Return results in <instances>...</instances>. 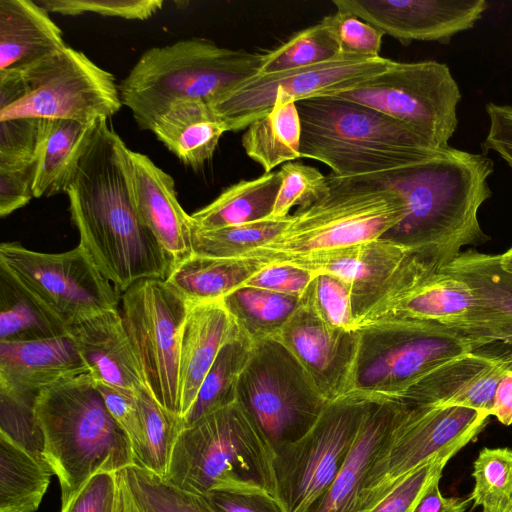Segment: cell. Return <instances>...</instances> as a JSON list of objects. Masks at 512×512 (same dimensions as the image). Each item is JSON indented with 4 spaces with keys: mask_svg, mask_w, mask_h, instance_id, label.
Masks as SVG:
<instances>
[{
    "mask_svg": "<svg viewBox=\"0 0 512 512\" xmlns=\"http://www.w3.org/2000/svg\"><path fill=\"white\" fill-rule=\"evenodd\" d=\"M128 147L97 119L65 189L79 245L122 295L144 279L166 280L172 262L136 209Z\"/></svg>",
    "mask_w": 512,
    "mask_h": 512,
    "instance_id": "6da1fadb",
    "label": "cell"
},
{
    "mask_svg": "<svg viewBox=\"0 0 512 512\" xmlns=\"http://www.w3.org/2000/svg\"><path fill=\"white\" fill-rule=\"evenodd\" d=\"M493 161L485 153L452 147L383 181L403 196L404 219L382 238L416 251L442 269L465 246L488 240L478 212L491 197ZM370 179V178H369Z\"/></svg>",
    "mask_w": 512,
    "mask_h": 512,
    "instance_id": "7a4b0ae2",
    "label": "cell"
},
{
    "mask_svg": "<svg viewBox=\"0 0 512 512\" xmlns=\"http://www.w3.org/2000/svg\"><path fill=\"white\" fill-rule=\"evenodd\" d=\"M296 106L302 125L300 158L322 162L340 178H385L444 149L358 103L317 97Z\"/></svg>",
    "mask_w": 512,
    "mask_h": 512,
    "instance_id": "3957f363",
    "label": "cell"
},
{
    "mask_svg": "<svg viewBox=\"0 0 512 512\" xmlns=\"http://www.w3.org/2000/svg\"><path fill=\"white\" fill-rule=\"evenodd\" d=\"M35 409L45 459L59 479L62 506L93 475L135 464L131 441L110 415L90 373L43 389Z\"/></svg>",
    "mask_w": 512,
    "mask_h": 512,
    "instance_id": "277c9868",
    "label": "cell"
},
{
    "mask_svg": "<svg viewBox=\"0 0 512 512\" xmlns=\"http://www.w3.org/2000/svg\"><path fill=\"white\" fill-rule=\"evenodd\" d=\"M273 460L268 440L235 402L182 430L164 479L202 496L220 490L277 497Z\"/></svg>",
    "mask_w": 512,
    "mask_h": 512,
    "instance_id": "5b68a950",
    "label": "cell"
},
{
    "mask_svg": "<svg viewBox=\"0 0 512 512\" xmlns=\"http://www.w3.org/2000/svg\"><path fill=\"white\" fill-rule=\"evenodd\" d=\"M262 54L220 47L202 38L182 39L145 51L119 84L122 104L141 130L152 129L171 106L208 102L259 73Z\"/></svg>",
    "mask_w": 512,
    "mask_h": 512,
    "instance_id": "8992f818",
    "label": "cell"
},
{
    "mask_svg": "<svg viewBox=\"0 0 512 512\" xmlns=\"http://www.w3.org/2000/svg\"><path fill=\"white\" fill-rule=\"evenodd\" d=\"M328 177V191L290 215L286 227L245 258L264 263L352 246L382 238L406 216L403 196L369 178Z\"/></svg>",
    "mask_w": 512,
    "mask_h": 512,
    "instance_id": "52a82bcc",
    "label": "cell"
},
{
    "mask_svg": "<svg viewBox=\"0 0 512 512\" xmlns=\"http://www.w3.org/2000/svg\"><path fill=\"white\" fill-rule=\"evenodd\" d=\"M112 73L72 47L13 72H0V121L34 118L91 123L122 107Z\"/></svg>",
    "mask_w": 512,
    "mask_h": 512,
    "instance_id": "ba28073f",
    "label": "cell"
},
{
    "mask_svg": "<svg viewBox=\"0 0 512 512\" xmlns=\"http://www.w3.org/2000/svg\"><path fill=\"white\" fill-rule=\"evenodd\" d=\"M350 393L391 400L437 366L476 351L466 332L434 322L391 320L357 329Z\"/></svg>",
    "mask_w": 512,
    "mask_h": 512,
    "instance_id": "9c48e42d",
    "label": "cell"
},
{
    "mask_svg": "<svg viewBox=\"0 0 512 512\" xmlns=\"http://www.w3.org/2000/svg\"><path fill=\"white\" fill-rule=\"evenodd\" d=\"M236 402L274 452L306 435L329 403L295 357L274 337L252 344L239 378Z\"/></svg>",
    "mask_w": 512,
    "mask_h": 512,
    "instance_id": "30bf717a",
    "label": "cell"
},
{
    "mask_svg": "<svg viewBox=\"0 0 512 512\" xmlns=\"http://www.w3.org/2000/svg\"><path fill=\"white\" fill-rule=\"evenodd\" d=\"M0 269L67 330L97 313L117 310L121 302V294L80 245L44 253L4 242Z\"/></svg>",
    "mask_w": 512,
    "mask_h": 512,
    "instance_id": "8fae6325",
    "label": "cell"
},
{
    "mask_svg": "<svg viewBox=\"0 0 512 512\" xmlns=\"http://www.w3.org/2000/svg\"><path fill=\"white\" fill-rule=\"evenodd\" d=\"M379 111L438 148L449 147L458 126L459 86L438 61L397 62L384 72L331 96Z\"/></svg>",
    "mask_w": 512,
    "mask_h": 512,
    "instance_id": "7c38bea8",
    "label": "cell"
},
{
    "mask_svg": "<svg viewBox=\"0 0 512 512\" xmlns=\"http://www.w3.org/2000/svg\"><path fill=\"white\" fill-rule=\"evenodd\" d=\"M370 404L369 398L353 393L329 402L306 435L274 452L277 498L285 512H305L330 487Z\"/></svg>",
    "mask_w": 512,
    "mask_h": 512,
    "instance_id": "4fadbf2b",
    "label": "cell"
},
{
    "mask_svg": "<svg viewBox=\"0 0 512 512\" xmlns=\"http://www.w3.org/2000/svg\"><path fill=\"white\" fill-rule=\"evenodd\" d=\"M490 415L461 406H407L367 473L358 512H370L407 475L430 459L458 453Z\"/></svg>",
    "mask_w": 512,
    "mask_h": 512,
    "instance_id": "5bb4252c",
    "label": "cell"
},
{
    "mask_svg": "<svg viewBox=\"0 0 512 512\" xmlns=\"http://www.w3.org/2000/svg\"><path fill=\"white\" fill-rule=\"evenodd\" d=\"M187 310L188 301L163 279L138 281L121 295L120 313L146 386L163 408L179 416L180 342Z\"/></svg>",
    "mask_w": 512,
    "mask_h": 512,
    "instance_id": "9a60e30c",
    "label": "cell"
},
{
    "mask_svg": "<svg viewBox=\"0 0 512 512\" xmlns=\"http://www.w3.org/2000/svg\"><path fill=\"white\" fill-rule=\"evenodd\" d=\"M393 60L342 55L311 66L256 74L207 102L226 131L246 129L274 106L276 95L299 102L348 90L384 72Z\"/></svg>",
    "mask_w": 512,
    "mask_h": 512,
    "instance_id": "2e32d148",
    "label": "cell"
},
{
    "mask_svg": "<svg viewBox=\"0 0 512 512\" xmlns=\"http://www.w3.org/2000/svg\"><path fill=\"white\" fill-rule=\"evenodd\" d=\"M333 4L337 11L355 15L403 45L448 44L456 34L474 27L487 9L484 0H334Z\"/></svg>",
    "mask_w": 512,
    "mask_h": 512,
    "instance_id": "e0dca14e",
    "label": "cell"
},
{
    "mask_svg": "<svg viewBox=\"0 0 512 512\" xmlns=\"http://www.w3.org/2000/svg\"><path fill=\"white\" fill-rule=\"evenodd\" d=\"M274 338L295 357L326 401L350 393L358 330L332 327L301 303Z\"/></svg>",
    "mask_w": 512,
    "mask_h": 512,
    "instance_id": "ac0fdd59",
    "label": "cell"
},
{
    "mask_svg": "<svg viewBox=\"0 0 512 512\" xmlns=\"http://www.w3.org/2000/svg\"><path fill=\"white\" fill-rule=\"evenodd\" d=\"M512 370V352L474 351L428 372L391 399L407 406H461L491 416L500 380Z\"/></svg>",
    "mask_w": 512,
    "mask_h": 512,
    "instance_id": "d6986e66",
    "label": "cell"
},
{
    "mask_svg": "<svg viewBox=\"0 0 512 512\" xmlns=\"http://www.w3.org/2000/svg\"><path fill=\"white\" fill-rule=\"evenodd\" d=\"M132 195L144 225L174 266L192 255L191 217L180 205L175 181L147 155L128 149Z\"/></svg>",
    "mask_w": 512,
    "mask_h": 512,
    "instance_id": "ffe728a7",
    "label": "cell"
},
{
    "mask_svg": "<svg viewBox=\"0 0 512 512\" xmlns=\"http://www.w3.org/2000/svg\"><path fill=\"white\" fill-rule=\"evenodd\" d=\"M68 333L96 383L133 395L147 387L119 309L97 313Z\"/></svg>",
    "mask_w": 512,
    "mask_h": 512,
    "instance_id": "44dd1931",
    "label": "cell"
},
{
    "mask_svg": "<svg viewBox=\"0 0 512 512\" xmlns=\"http://www.w3.org/2000/svg\"><path fill=\"white\" fill-rule=\"evenodd\" d=\"M83 373L90 372L69 333L0 342V389L39 395L43 389Z\"/></svg>",
    "mask_w": 512,
    "mask_h": 512,
    "instance_id": "7402d4cb",
    "label": "cell"
},
{
    "mask_svg": "<svg viewBox=\"0 0 512 512\" xmlns=\"http://www.w3.org/2000/svg\"><path fill=\"white\" fill-rule=\"evenodd\" d=\"M407 248L385 238L343 248L310 253L279 261L314 274L336 276L352 287L355 319L365 304L388 280L407 253Z\"/></svg>",
    "mask_w": 512,
    "mask_h": 512,
    "instance_id": "603a6c76",
    "label": "cell"
},
{
    "mask_svg": "<svg viewBox=\"0 0 512 512\" xmlns=\"http://www.w3.org/2000/svg\"><path fill=\"white\" fill-rule=\"evenodd\" d=\"M358 437L337 477L305 512H358L367 473L388 441L405 405L370 399Z\"/></svg>",
    "mask_w": 512,
    "mask_h": 512,
    "instance_id": "cb8c5ba5",
    "label": "cell"
},
{
    "mask_svg": "<svg viewBox=\"0 0 512 512\" xmlns=\"http://www.w3.org/2000/svg\"><path fill=\"white\" fill-rule=\"evenodd\" d=\"M239 329L222 300L188 302L180 342V395L182 418L192 407L199 388L222 346Z\"/></svg>",
    "mask_w": 512,
    "mask_h": 512,
    "instance_id": "d4e9b609",
    "label": "cell"
},
{
    "mask_svg": "<svg viewBox=\"0 0 512 512\" xmlns=\"http://www.w3.org/2000/svg\"><path fill=\"white\" fill-rule=\"evenodd\" d=\"M441 271L463 280L476 297L481 310L477 350L491 339L512 335V274L501 267L500 254L462 251Z\"/></svg>",
    "mask_w": 512,
    "mask_h": 512,
    "instance_id": "484cf974",
    "label": "cell"
},
{
    "mask_svg": "<svg viewBox=\"0 0 512 512\" xmlns=\"http://www.w3.org/2000/svg\"><path fill=\"white\" fill-rule=\"evenodd\" d=\"M67 47L35 0H0V72L20 71Z\"/></svg>",
    "mask_w": 512,
    "mask_h": 512,
    "instance_id": "4316f807",
    "label": "cell"
},
{
    "mask_svg": "<svg viewBox=\"0 0 512 512\" xmlns=\"http://www.w3.org/2000/svg\"><path fill=\"white\" fill-rule=\"evenodd\" d=\"M95 122L96 120L81 123L75 120L39 119L34 198L65 193Z\"/></svg>",
    "mask_w": 512,
    "mask_h": 512,
    "instance_id": "83f0119b",
    "label": "cell"
},
{
    "mask_svg": "<svg viewBox=\"0 0 512 512\" xmlns=\"http://www.w3.org/2000/svg\"><path fill=\"white\" fill-rule=\"evenodd\" d=\"M151 131L181 162L196 170L212 158L227 132L207 102L201 100L174 104L156 120Z\"/></svg>",
    "mask_w": 512,
    "mask_h": 512,
    "instance_id": "f1b7e54d",
    "label": "cell"
},
{
    "mask_svg": "<svg viewBox=\"0 0 512 512\" xmlns=\"http://www.w3.org/2000/svg\"><path fill=\"white\" fill-rule=\"evenodd\" d=\"M266 263L255 258H214L192 254L173 267L166 282L192 303L222 300Z\"/></svg>",
    "mask_w": 512,
    "mask_h": 512,
    "instance_id": "f546056e",
    "label": "cell"
},
{
    "mask_svg": "<svg viewBox=\"0 0 512 512\" xmlns=\"http://www.w3.org/2000/svg\"><path fill=\"white\" fill-rule=\"evenodd\" d=\"M279 171L241 180L227 188L211 203L190 215L193 229L212 230L267 219L280 188Z\"/></svg>",
    "mask_w": 512,
    "mask_h": 512,
    "instance_id": "4dcf8cb0",
    "label": "cell"
},
{
    "mask_svg": "<svg viewBox=\"0 0 512 512\" xmlns=\"http://www.w3.org/2000/svg\"><path fill=\"white\" fill-rule=\"evenodd\" d=\"M301 136L296 102L276 95L274 106L246 128L241 142L246 154L270 173L300 158Z\"/></svg>",
    "mask_w": 512,
    "mask_h": 512,
    "instance_id": "1f68e13d",
    "label": "cell"
},
{
    "mask_svg": "<svg viewBox=\"0 0 512 512\" xmlns=\"http://www.w3.org/2000/svg\"><path fill=\"white\" fill-rule=\"evenodd\" d=\"M53 475L51 468L0 434V512H34Z\"/></svg>",
    "mask_w": 512,
    "mask_h": 512,
    "instance_id": "d6a6232c",
    "label": "cell"
},
{
    "mask_svg": "<svg viewBox=\"0 0 512 512\" xmlns=\"http://www.w3.org/2000/svg\"><path fill=\"white\" fill-rule=\"evenodd\" d=\"M251 343L274 337L301 305V297L242 285L222 299Z\"/></svg>",
    "mask_w": 512,
    "mask_h": 512,
    "instance_id": "836d02e7",
    "label": "cell"
},
{
    "mask_svg": "<svg viewBox=\"0 0 512 512\" xmlns=\"http://www.w3.org/2000/svg\"><path fill=\"white\" fill-rule=\"evenodd\" d=\"M251 348V341L240 332L222 346L192 407L183 417L185 427L237 401L239 378L247 364Z\"/></svg>",
    "mask_w": 512,
    "mask_h": 512,
    "instance_id": "e575fe53",
    "label": "cell"
},
{
    "mask_svg": "<svg viewBox=\"0 0 512 512\" xmlns=\"http://www.w3.org/2000/svg\"><path fill=\"white\" fill-rule=\"evenodd\" d=\"M66 333L63 325L0 269V342L33 341Z\"/></svg>",
    "mask_w": 512,
    "mask_h": 512,
    "instance_id": "d590c367",
    "label": "cell"
},
{
    "mask_svg": "<svg viewBox=\"0 0 512 512\" xmlns=\"http://www.w3.org/2000/svg\"><path fill=\"white\" fill-rule=\"evenodd\" d=\"M135 399L142 423V447L135 465L165 478L174 445L185 428L183 418L163 408L147 387Z\"/></svg>",
    "mask_w": 512,
    "mask_h": 512,
    "instance_id": "8d00e7d4",
    "label": "cell"
},
{
    "mask_svg": "<svg viewBox=\"0 0 512 512\" xmlns=\"http://www.w3.org/2000/svg\"><path fill=\"white\" fill-rule=\"evenodd\" d=\"M290 217V216H289ZM283 220L265 219L247 224L192 232V254L214 258H245L269 243L286 227Z\"/></svg>",
    "mask_w": 512,
    "mask_h": 512,
    "instance_id": "74e56055",
    "label": "cell"
},
{
    "mask_svg": "<svg viewBox=\"0 0 512 512\" xmlns=\"http://www.w3.org/2000/svg\"><path fill=\"white\" fill-rule=\"evenodd\" d=\"M339 55L336 37L325 17L319 23L298 31L275 49L262 54L258 74H270L320 64Z\"/></svg>",
    "mask_w": 512,
    "mask_h": 512,
    "instance_id": "f35d334b",
    "label": "cell"
},
{
    "mask_svg": "<svg viewBox=\"0 0 512 512\" xmlns=\"http://www.w3.org/2000/svg\"><path fill=\"white\" fill-rule=\"evenodd\" d=\"M121 472L143 512H216L204 496L183 491L147 469L131 465Z\"/></svg>",
    "mask_w": 512,
    "mask_h": 512,
    "instance_id": "ab89813d",
    "label": "cell"
},
{
    "mask_svg": "<svg viewBox=\"0 0 512 512\" xmlns=\"http://www.w3.org/2000/svg\"><path fill=\"white\" fill-rule=\"evenodd\" d=\"M471 500L482 512L512 509V449L484 448L474 461Z\"/></svg>",
    "mask_w": 512,
    "mask_h": 512,
    "instance_id": "60d3db41",
    "label": "cell"
},
{
    "mask_svg": "<svg viewBox=\"0 0 512 512\" xmlns=\"http://www.w3.org/2000/svg\"><path fill=\"white\" fill-rule=\"evenodd\" d=\"M37 397L0 389V434L48 465L44 456V435L35 409Z\"/></svg>",
    "mask_w": 512,
    "mask_h": 512,
    "instance_id": "b9f144b4",
    "label": "cell"
},
{
    "mask_svg": "<svg viewBox=\"0 0 512 512\" xmlns=\"http://www.w3.org/2000/svg\"><path fill=\"white\" fill-rule=\"evenodd\" d=\"M301 303L332 327L356 330L352 287L336 276L315 274Z\"/></svg>",
    "mask_w": 512,
    "mask_h": 512,
    "instance_id": "7bdbcfd3",
    "label": "cell"
},
{
    "mask_svg": "<svg viewBox=\"0 0 512 512\" xmlns=\"http://www.w3.org/2000/svg\"><path fill=\"white\" fill-rule=\"evenodd\" d=\"M280 188L271 215L267 219H287L294 206L304 208L322 197L329 188L328 177L317 168L301 162H287L279 170Z\"/></svg>",
    "mask_w": 512,
    "mask_h": 512,
    "instance_id": "ee69618b",
    "label": "cell"
},
{
    "mask_svg": "<svg viewBox=\"0 0 512 512\" xmlns=\"http://www.w3.org/2000/svg\"><path fill=\"white\" fill-rule=\"evenodd\" d=\"M48 13L76 16L95 13L129 20H145L159 11L163 0H35Z\"/></svg>",
    "mask_w": 512,
    "mask_h": 512,
    "instance_id": "f6af8a7d",
    "label": "cell"
},
{
    "mask_svg": "<svg viewBox=\"0 0 512 512\" xmlns=\"http://www.w3.org/2000/svg\"><path fill=\"white\" fill-rule=\"evenodd\" d=\"M456 454L455 452L440 454L416 468L370 512H413L429 486L435 480L441 479L444 467Z\"/></svg>",
    "mask_w": 512,
    "mask_h": 512,
    "instance_id": "bcb514c9",
    "label": "cell"
},
{
    "mask_svg": "<svg viewBox=\"0 0 512 512\" xmlns=\"http://www.w3.org/2000/svg\"><path fill=\"white\" fill-rule=\"evenodd\" d=\"M336 37L340 54L360 57H380L384 34L355 15L336 11L326 16Z\"/></svg>",
    "mask_w": 512,
    "mask_h": 512,
    "instance_id": "7dc6e473",
    "label": "cell"
},
{
    "mask_svg": "<svg viewBox=\"0 0 512 512\" xmlns=\"http://www.w3.org/2000/svg\"><path fill=\"white\" fill-rule=\"evenodd\" d=\"M39 119L0 121V164H21L35 160Z\"/></svg>",
    "mask_w": 512,
    "mask_h": 512,
    "instance_id": "c3c4849f",
    "label": "cell"
},
{
    "mask_svg": "<svg viewBox=\"0 0 512 512\" xmlns=\"http://www.w3.org/2000/svg\"><path fill=\"white\" fill-rule=\"evenodd\" d=\"M36 159L21 164H0V216L27 205L32 198Z\"/></svg>",
    "mask_w": 512,
    "mask_h": 512,
    "instance_id": "681fc988",
    "label": "cell"
},
{
    "mask_svg": "<svg viewBox=\"0 0 512 512\" xmlns=\"http://www.w3.org/2000/svg\"><path fill=\"white\" fill-rule=\"evenodd\" d=\"M61 512H117V473L93 475Z\"/></svg>",
    "mask_w": 512,
    "mask_h": 512,
    "instance_id": "f907efd6",
    "label": "cell"
},
{
    "mask_svg": "<svg viewBox=\"0 0 512 512\" xmlns=\"http://www.w3.org/2000/svg\"><path fill=\"white\" fill-rule=\"evenodd\" d=\"M314 273L286 262H270L243 285L302 297Z\"/></svg>",
    "mask_w": 512,
    "mask_h": 512,
    "instance_id": "816d5d0a",
    "label": "cell"
},
{
    "mask_svg": "<svg viewBox=\"0 0 512 512\" xmlns=\"http://www.w3.org/2000/svg\"><path fill=\"white\" fill-rule=\"evenodd\" d=\"M96 386L110 415L130 439L136 460L142 447V423L135 395L100 383Z\"/></svg>",
    "mask_w": 512,
    "mask_h": 512,
    "instance_id": "f5cc1de1",
    "label": "cell"
},
{
    "mask_svg": "<svg viewBox=\"0 0 512 512\" xmlns=\"http://www.w3.org/2000/svg\"><path fill=\"white\" fill-rule=\"evenodd\" d=\"M203 496L216 512H285L278 498L265 492L215 490Z\"/></svg>",
    "mask_w": 512,
    "mask_h": 512,
    "instance_id": "db71d44e",
    "label": "cell"
},
{
    "mask_svg": "<svg viewBox=\"0 0 512 512\" xmlns=\"http://www.w3.org/2000/svg\"><path fill=\"white\" fill-rule=\"evenodd\" d=\"M489 129L482 144L496 152L512 168V106L487 103Z\"/></svg>",
    "mask_w": 512,
    "mask_h": 512,
    "instance_id": "11a10c76",
    "label": "cell"
},
{
    "mask_svg": "<svg viewBox=\"0 0 512 512\" xmlns=\"http://www.w3.org/2000/svg\"><path fill=\"white\" fill-rule=\"evenodd\" d=\"M440 479L435 480L418 501L413 512H466L471 497H445L439 487Z\"/></svg>",
    "mask_w": 512,
    "mask_h": 512,
    "instance_id": "9f6ffc18",
    "label": "cell"
},
{
    "mask_svg": "<svg viewBox=\"0 0 512 512\" xmlns=\"http://www.w3.org/2000/svg\"><path fill=\"white\" fill-rule=\"evenodd\" d=\"M491 416H495L505 426L512 424V370L497 385Z\"/></svg>",
    "mask_w": 512,
    "mask_h": 512,
    "instance_id": "6f0895ef",
    "label": "cell"
},
{
    "mask_svg": "<svg viewBox=\"0 0 512 512\" xmlns=\"http://www.w3.org/2000/svg\"><path fill=\"white\" fill-rule=\"evenodd\" d=\"M117 512H143L135 501L121 471L117 472Z\"/></svg>",
    "mask_w": 512,
    "mask_h": 512,
    "instance_id": "680465c9",
    "label": "cell"
},
{
    "mask_svg": "<svg viewBox=\"0 0 512 512\" xmlns=\"http://www.w3.org/2000/svg\"><path fill=\"white\" fill-rule=\"evenodd\" d=\"M478 351V350H477ZM482 352L500 353L512 352V335H506L489 340L486 345L479 349Z\"/></svg>",
    "mask_w": 512,
    "mask_h": 512,
    "instance_id": "91938a15",
    "label": "cell"
},
{
    "mask_svg": "<svg viewBox=\"0 0 512 512\" xmlns=\"http://www.w3.org/2000/svg\"><path fill=\"white\" fill-rule=\"evenodd\" d=\"M500 265L506 272L512 274V246L500 254Z\"/></svg>",
    "mask_w": 512,
    "mask_h": 512,
    "instance_id": "94428289",
    "label": "cell"
},
{
    "mask_svg": "<svg viewBox=\"0 0 512 512\" xmlns=\"http://www.w3.org/2000/svg\"><path fill=\"white\" fill-rule=\"evenodd\" d=\"M509 512H512V509Z\"/></svg>",
    "mask_w": 512,
    "mask_h": 512,
    "instance_id": "6125c7cd",
    "label": "cell"
}]
</instances>
